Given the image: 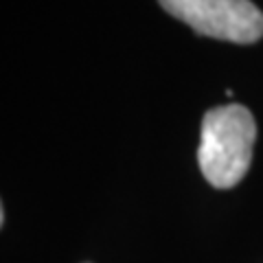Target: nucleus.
<instances>
[{"instance_id":"f03ea898","label":"nucleus","mask_w":263,"mask_h":263,"mask_svg":"<svg viewBox=\"0 0 263 263\" xmlns=\"http://www.w3.org/2000/svg\"><path fill=\"white\" fill-rule=\"evenodd\" d=\"M169 15L197 35L235 44H252L263 35V13L250 0H158Z\"/></svg>"},{"instance_id":"f257e3e1","label":"nucleus","mask_w":263,"mask_h":263,"mask_svg":"<svg viewBox=\"0 0 263 263\" xmlns=\"http://www.w3.org/2000/svg\"><path fill=\"white\" fill-rule=\"evenodd\" d=\"M254 141L257 123L243 105H219L204 114L197 162L209 184L215 189L239 184L250 169Z\"/></svg>"}]
</instances>
